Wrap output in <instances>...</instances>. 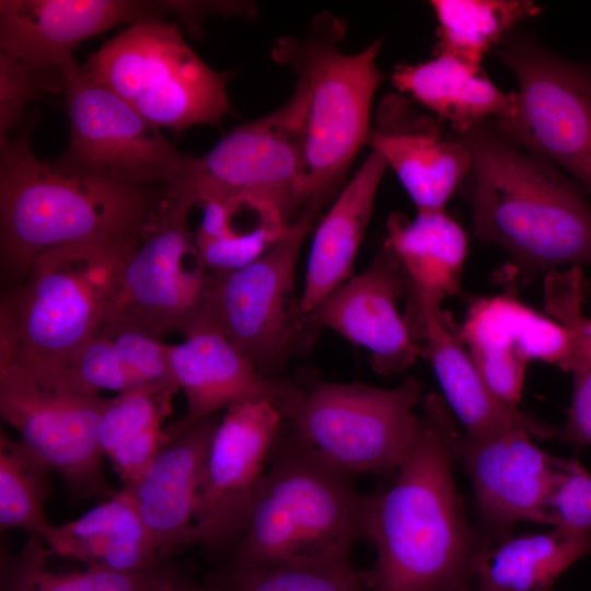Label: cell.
Listing matches in <instances>:
<instances>
[{"label":"cell","instance_id":"obj_17","mask_svg":"<svg viewBox=\"0 0 591 591\" xmlns=\"http://www.w3.org/2000/svg\"><path fill=\"white\" fill-rule=\"evenodd\" d=\"M517 290L507 287L502 293L473 301L457 329L485 384L513 407L522 401L531 361L566 371L571 355L570 332L521 302Z\"/></svg>","mask_w":591,"mask_h":591},{"label":"cell","instance_id":"obj_31","mask_svg":"<svg viewBox=\"0 0 591 591\" xmlns=\"http://www.w3.org/2000/svg\"><path fill=\"white\" fill-rule=\"evenodd\" d=\"M51 555L35 535L14 555L2 548L0 591H167L184 578L170 560L131 572L86 568L59 573L48 567Z\"/></svg>","mask_w":591,"mask_h":591},{"label":"cell","instance_id":"obj_34","mask_svg":"<svg viewBox=\"0 0 591 591\" xmlns=\"http://www.w3.org/2000/svg\"><path fill=\"white\" fill-rule=\"evenodd\" d=\"M208 591H368L366 569L352 561L253 568L221 566L206 578Z\"/></svg>","mask_w":591,"mask_h":591},{"label":"cell","instance_id":"obj_24","mask_svg":"<svg viewBox=\"0 0 591 591\" xmlns=\"http://www.w3.org/2000/svg\"><path fill=\"white\" fill-rule=\"evenodd\" d=\"M387 165L371 150L315 230L300 310L311 313L350 277Z\"/></svg>","mask_w":591,"mask_h":591},{"label":"cell","instance_id":"obj_33","mask_svg":"<svg viewBox=\"0 0 591 591\" xmlns=\"http://www.w3.org/2000/svg\"><path fill=\"white\" fill-rule=\"evenodd\" d=\"M49 473L19 439H12L1 430V531L20 529L48 545L56 531L44 512V503L50 494Z\"/></svg>","mask_w":591,"mask_h":591},{"label":"cell","instance_id":"obj_32","mask_svg":"<svg viewBox=\"0 0 591 591\" xmlns=\"http://www.w3.org/2000/svg\"><path fill=\"white\" fill-rule=\"evenodd\" d=\"M438 21L433 54L483 70V59L521 21L541 14L531 0H432Z\"/></svg>","mask_w":591,"mask_h":591},{"label":"cell","instance_id":"obj_30","mask_svg":"<svg viewBox=\"0 0 591 591\" xmlns=\"http://www.w3.org/2000/svg\"><path fill=\"white\" fill-rule=\"evenodd\" d=\"M173 386H140L111 398L99 442L124 488H131L166 444L162 424L172 409Z\"/></svg>","mask_w":591,"mask_h":591},{"label":"cell","instance_id":"obj_20","mask_svg":"<svg viewBox=\"0 0 591 591\" xmlns=\"http://www.w3.org/2000/svg\"><path fill=\"white\" fill-rule=\"evenodd\" d=\"M404 313L419 347L431 366L442 397L464 426V436L483 438L523 429L532 438L547 440L555 428L499 399L479 375L465 345L447 314L425 298L406 278Z\"/></svg>","mask_w":591,"mask_h":591},{"label":"cell","instance_id":"obj_25","mask_svg":"<svg viewBox=\"0 0 591 591\" xmlns=\"http://www.w3.org/2000/svg\"><path fill=\"white\" fill-rule=\"evenodd\" d=\"M396 90L416 101L453 134L462 135L513 115L515 93L499 89L484 72L456 58L438 55L425 62L398 63L391 76Z\"/></svg>","mask_w":591,"mask_h":591},{"label":"cell","instance_id":"obj_22","mask_svg":"<svg viewBox=\"0 0 591 591\" xmlns=\"http://www.w3.org/2000/svg\"><path fill=\"white\" fill-rule=\"evenodd\" d=\"M172 10V1L1 0V53L36 70L61 73L72 50L89 37Z\"/></svg>","mask_w":591,"mask_h":591},{"label":"cell","instance_id":"obj_15","mask_svg":"<svg viewBox=\"0 0 591 591\" xmlns=\"http://www.w3.org/2000/svg\"><path fill=\"white\" fill-rule=\"evenodd\" d=\"M283 426L281 412L267 399L224 412L202 468L192 545L212 555L232 551Z\"/></svg>","mask_w":591,"mask_h":591},{"label":"cell","instance_id":"obj_28","mask_svg":"<svg viewBox=\"0 0 591 591\" xmlns=\"http://www.w3.org/2000/svg\"><path fill=\"white\" fill-rule=\"evenodd\" d=\"M384 243L407 280L431 302L441 305L461 293L468 239L445 210L417 212L414 219L391 212Z\"/></svg>","mask_w":591,"mask_h":591},{"label":"cell","instance_id":"obj_36","mask_svg":"<svg viewBox=\"0 0 591 591\" xmlns=\"http://www.w3.org/2000/svg\"><path fill=\"white\" fill-rule=\"evenodd\" d=\"M42 379L90 395H101L104 390L119 394L137 387L111 340L100 333L81 347L60 373Z\"/></svg>","mask_w":591,"mask_h":591},{"label":"cell","instance_id":"obj_27","mask_svg":"<svg viewBox=\"0 0 591 591\" xmlns=\"http://www.w3.org/2000/svg\"><path fill=\"white\" fill-rule=\"evenodd\" d=\"M589 554V534L557 528L509 534L482 545L472 564V584L483 591H556V580Z\"/></svg>","mask_w":591,"mask_h":591},{"label":"cell","instance_id":"obj_5","mask_svg":"<svg viewBox=\"0 0 591 591\" xmlns=\"http://www.w3.org/2000/svg\"><path fill=\"white\" fill-rule=\"evenodd\" d=\"M367 495L286 426L224 563L234 568L351 561L364 540Z\"/></svg>","mask_w":591,"mask_h":591},{"label":"cell","instance_id":"obj_10","mask_svg":"<svg viewBox=\"0 0 591 591\" xmlns=\"http://www.w3.org/2000/svg\"><path fill=\"white\" fill-rule=\"evenodd\" d=\"M497 54L517 82L512 116L494 120L519 148L560 169L591 196V63L509 33Z\"/></svg>","mask_w":591,"mask_h":591},{"label":"cell","instance_id":"obj_4","mask_svg":"<svg viewBox=\"0 0 591 591\" xmlns=\"http://www.w3.org/2000/svg\"><path fill=\"white\" fill-rule=\"evenodd\" d=\"M146 228L39 257L27 278L2 296L0 363L37 376L60 373L113 316L123 267Z\"/></svg>","mask_w":591,"mask_h":591},{"label":"cell","instance_id":"obj_18","mask_svg":"<svg viewBox=\"0 0 591 591\" xmlns=\"http://www.w3.org/2000/svg\"><path fill=\"white\" fill-rule=\"evenodd\" d=\"M405 293L404 269L383 243L370 265L329 294L309 320L317 329L327 327L367 349L375 373L395 376L420 357L408 321L397 308Z\"/></svg>","mask_w":591,"mask_h":591},{"label":"cell","instance_id":"obj_6","mask_svg":"<svg viewBox=\"0 0 591 591\" xmlns=\"http://www.w3.org/2000/svg\"><path fill=\"white\" fill-rule=\"evenodd\" d=\"M344 36V22L323 13L303 37L279 39L274 47V57L297 72L296 89L303 99L300 140L306 205L324 207L369 142L372 102L382 80L376 66L382 40L345 54L338 46Z\"/></svg>","mask_w":591,"mask_h":591},{"label":"cell","instance_id":"obj_3","mask_svg":"<svg viewBox=\"0 0 591 591\" xmlns=\"http://www.w3.org/2000/svg\"><path fill=\"white\" fill-rule=\"evenodd\" d=\"M32 127L0 141V263L15 286L51 250L141 231L159 200L148 188L42 161Z\"/></svg>","mask_w":591,"mask_h":591},{"label":"cell","instance_id":"obj_40","mask_svg":"<svg viewBox=\"0 0 591 591\" xmlns=\"http://www.w3.org/2000/svg\"><path fill=\"white\" fill-rule=\"evenodd\" d=\"M566 371L572 376V396L559 439L578 447L591 445V355L572 334Z\"/></svg>","mask_w":591,"mask_h":591},{"label":"cell","instance_id":"obj_12","mask_svg":"<svg viewBox=\"0 0 591 591\" xmlns=\"http://www.w3.org/2000/svg\"><path fill=\"white\" fill-rule=\"evenodd\" d=\"M303 99L234 128L202 157H194L184 184L172 192L194 206L211 199H255L292 223L306 205L301 155Z\"/></svg>","mask_w":591,"mask_h":591},{"label":"cell","instance_id":"obj_21","mask_svg":"<svg viewBox=\"0 0 591 591\" xmlns=\"http://www.w3.org/2000/svg\"><path fill=\"white\" fill-rule=\"evenodd\" d=\"M170 345L171 375L186 399L181 419L164 429L166 444L195 422L236 404L267 399L283 419L297 392L294 380L269 379L242 356L210 321L202 317Z\"/></svg>","mask_w":591,"mask_h":591},{"label":"cell","instance_id":"obj_8","mask_svg":"<svg viewBox=\"0 0 591 591\" xmlns=\"http://www.w3.org/2000/svg\"><path fill=\"white\" fill-rule=\"evenodd\" d=\"M296 382L285 426L317 456L349 476L396 471L420 427L415 408L424 396L416 378L392 389L312 376Z\"/></svg>","mask_w":591,"mask_h":591},{"label":"cell","instance_id":"obj_13","mask_svg":"<svg viewBox=\"0 0 591 591\" xmlns=\"http://www.w3.org/2000/svg\"><path fill=\"white\" fill-rule=\"evenodd\" d=\"M109 398L0 363V414L27 451L61 476L73 501L104 500L114 490L103 473L100 425Z\"/></svg>","mask_w":591,"mask_h":591},{"label":"cell","instance_id":"obj_37","mask_svg":"<svg viewBox=\"0 0 591 591\" xmlns=\"http://www.w3.org/2000/svg\"><path fill=\"white\" fill-rule=\"evenodd\" d=\"M63 90L61 73H47L0 54V141L22 118L25 106L43 92Z\"/></svg>","mask_w":591,"mask_h":591},{"label":"cell","instance_id":"obj_39","mask_svg":"<svg viewBox=\"0 0 591 591\" xmlns=\"http://www.w3.org/2000/svg\"><path fill=\"white\" fill-rule=\"evenodd\" d=\"M581 267L553 271L544 278V306L548 315L564 325L591 355V318L583 311Z\"/></svg>","mask_w":591,"mask_h":591},{"label":"cell","instance_id":"obj_1","mask_svg":"<svg viewBox=\"0 0 591 591\" xmlns=\"http://www.w3.org/2000/svg\"><path fill=\"white\" fill-rule=\"evenodd\" d=\"M461 433L442 395L421 402L420 427L391 482L367 494L364 540L375 549L368 591H456L472 584L485 543L466 515L454 465Z\"/></svg>","mask_w":591,"mask_h":591},{"label":"cell","instance_id":"obj_42","mask_svg":"<svg viewBox=\"0 0 591 591\" xmlns=\"http://www.w3.org/2000/svg\"><path fill=\"white\" fill-rule=\"evenodd\" d=\"M456 591H483V590L474 587L473 584H468V586L463 587V588H461V589H459Z\"/></svg>","mask_w":591,"mask_h":591},{"label":"cell","instance_id":"obj_7","mask_svg":"<svg viewBox=\"0 0 591 591\" xmlns=\"http://www.w3.org/2000/svg\"><path fill=\"white\" fill-rule=\"evenodd\" d=\"M83 70L152 125L176 132L217 125L232 107L229 76L208 66L161 18L132 23L88 57Z\"/></svg>","mask_w":591,"mask_h":591},{"label":"cell","instance_id":"obj_9","mask_svg":"<svg viewBox=\"0 0 591 591\" xmlns=\"http://www.w3.org/2000/svg\"><path fill=\"white\" fill-rule=\"evenodd\" d=\"M323 207L308 205L267 253L236 270L209 271L204 317L266 378L310 347L317 328L300 310L296 269L301 246Z\"/></svg>","mask_w":591,"mask_h":591},{"label":"cell","instance_id":"obj_38","mask_svg":"<svg viewBox=\"0 0 591 591\" xmlns=\"http://www.w3.org/2000/svg\"><path fill=\"white\" fill-rule=\"evenodd\" d=\"M548 513L552 528L591 535V473L578 459H563Z\"/></svg>","mask_w":591,"mask_h":591},{"label":"cell","instance_id":"obj_26","mask_svg":"<svg viewBox=\"0 0 591 591\" xmlns=\"http://www.w3.org/2000/svg\"><path fill=\"white\" fill-rule=\"evenodd\" d=\"M47 547L53 555L77 559L97 570L131 572L165 563L126 488L79 519L56 526Z\"/></svg>","mask_w":591,"mask_h":591},{"label":"cell","instance_id":"obj_11","mask_svg":"<svg viewBox=\"0 0 591 591\" xmlns=\"http://www.w3.org/2000/svg\"><path fill=\"white\" fill-rule=\"evenodd\" d=\"M70 141L56 164L111 183L174 190L194 155L179 152L131 106L71 59L62 66Z\"/></svg>","mask_w":591,"mask_h":591},{"label":"cell","instance_id":"obj_16","mask_svg":"<svg viewBox=\"0 0 591 591\" xmlns=\"http://www.w3.org/2000/svg\"><path fill=\"white\" fill-rule=\"evenodd\" d=\"M523 429L483 438L461 436L457 462L468 474L476 530L491 544L521 521L551 525L548 500L563 459L540 449Z\"/></svg>","mask_w":591,"mask_h":591},{"label":"cell","instance_id":"obj_2","mask_svg":"<svg viewBox=\"0 0 591 591\" xmlns=\"http://www.w3.org/2000/svg\"><path fill=\"white\" fill-rule=\"evenodd\" d=\"M454 135L472 157L464 193L475 235L507 255L508 287L563 266L591 265V204L578 183L512 143L494 120Z\"/></svg>","mask_w":591,"mask_h":591},{"label":"cell","instance_id":"obj_41","mask_svg":"<svg viewBox=\"0 0 591 591\" xmlns=\"http://www.w3.org/2000/svg\"><path fill=\"white\" fill-rule=\"evenodd\" d=\"M167 591H208L206 587L199 583H194L183 578L176 586Z\"/></svg>","mask_w":591,"mask_h":591},{"label":"cell","instance_id":"obj_29","mask_svg":"<svg viewBox=\"0 0 591 591\" xmlns=\"http://www.w3.org/2000/svg\"><path fill=\"white\" fill-rule=\"evenodd\" d=\"M194 235L204 267L215 274L242 268L267 253L291 223L271 204L255 199H211L201 204Z\"/></svg>","mask_w":591,"mask_h":591},{"label":"cell","instance_id":"obj_19","mask_svg":"<svg viewBox=\"0 0 591 591\" xmlns=\"http://www.w3.org/2000/svg\"><path fill=\"white\" fill-rule=\"evenodd\" d=\"M368 144L395 172L417 212L445 210L472 167L464 142L401 93L381 100Z\"/></svg>","mask_w":591,"mask_h":591},{"label":"cell","instance_id":"obj_14","mask_svg":"<svg viewBox=\"0 0 591 591\" xmlns=\"http://www.w3.org/2000/svg\"><path fill=\"white\" fill-rule=\"evenodd\" d=\"M193 207L179 195L162 193L125 262L111 318L132 321L163 337L173 332L184 335L202 317L209 271L188 228Z\"/></svg>","mask_w":591,"mask_h":591},{"label":"cell","instance_id":"obj_35","mask_svg":"<svg viewBox=\"0 0 591 591\" xmlns=\"http://www.w3.org/2000/svg\"><path fill=\"white\" fill-rule=\"evenodd\" d=\"M107 337L137 387L173 386L170 345L163 337L132 321L114 317L100 329Z\"/></svg>","mask_w":591,"mask_h":591},{"label":"cell","instance_id":"obj_23","mask_svg":"<svg viewBox=\"0 0 591 591\" xmlns=\"http://www.w3.org/2000/svg\"><path fill=\"white\" fill-rule=\"evenodd\" d=\"M219 414L181 432L152 460L130 491L162 561L192 546L202 468Z\"/></svg>","mask_w":591,"mask_h":591}]
</instances>
